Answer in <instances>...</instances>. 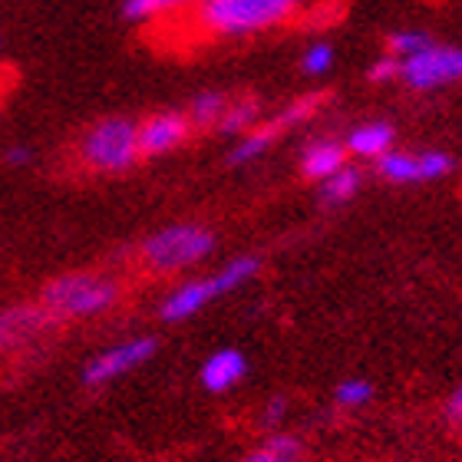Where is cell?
I'll use <instances>...</instances> for the list:
<instances>
[{"mask_svg":"<svg viewBox=\"0 0 462 462\" xmlns=\"http://www.w3.org/2000/svg\"><path fill=\"white\" fill-rule=\"evenodd\" d=\"M215 251V235L205 225L179 222L155 231L139 245V261L155 274H172V271L192 268Z\"/></svg>","mask_w":462,"mask_h":462,"instance_id":"cell-5","label":"cell"},{"mask_svg":"<svg viewBox=\"0 0 462 462\" xmlns=\"http://www.w3.org/2000/svg\"><path fill=\"white\" fill-rule=\"evenodd\" d=\"M416 159H420V182H433V179H443V175L453 172V159L446 152L430 149V152H420Z\"/></svg>","mask_w":462,"mask_h":462,"instance_id":"cell-24","label":"cell"},{"mask_svg":"<svg viewBox=\"0 0 462 462\" xmlns=\"http://www.w3.org/2000/svg\"><path fill=\"white\" fill-rule=\"evenodd\" d=\"M340 165H346V149L337 139H318V143H310L304 149V155H300V172H304V179H318V182L330 179Z\"/></svg>","mask_w":462,"mask_h":462,"instance_id":"cell-11","label":"cell"},{"mask_svg":"<svg viewBox=\"0 0 462 462\" xmlns=\"http://www.w3.org/2000/svg\"><path fill=\"white\" fill-rule=\"evenodd\" d=\"M4 162L14 165V169H20V165L33 162V152H30L27 145H10L7 152H4Z\"/></svg>","mask_w":462,"mask_h":462,"instance_id":"cell-27","label":"cell"},{"mask_svg":"<svg viewBox=\"0 0 462 462\" xmlns=\"http://www.w3.org/2000/svg\"><path fill=\"white\" fill-rule=\"evenodd\" d=\"M393 125L390 123H366V125H356L354 133L346 135V155H360V159H380L383 152L393 149Z\"/></svg>","mask_w":462,"mask_h":462,"instance_id":"cell-12","label":"cell"},{"mask_svg":"<svg viewBox=\"0 0 462 462\" xmlns=\"http://www.w3.org/2000/svg\"><path fill=\"white\" fill-rule=\"evenodd\" d=\"M119 281L99 271H67L40 291V308L53 324L57 320H89L119 304Z\"/></svg>","mask_w":462,"mask_h":462,"instance_id":"cell-1","label":"cell"},{"mask_svg":"<svg viewBox=\"0 0 462 462\" xmlns=\"http://www.w3.org/2000/svg\"><path fill=\"white\" fill-rule=\"evenodd\" d=\"M189 135H192V125H189V116L185 113L165 109V113L145 116L143 123H139V155L143 159L169 155L179 145L189 143Z\"/></svg>","mask_w":462,"mask_h":462,"instance_id":"cell-8","label":"cell"},{"mask_svg":"<svg viewBox=\"0 0 462 462\" xmlns=\"http://www.w3.org/2000/svg\"><path fill=\"white\" fill-rule=\"evenodd\" d=\"M376 172L380 179L386 182H396V185H410V182H420V159L413 152H383L376 159Z\"/></svg>","mask_w":462,"mask_h":462,"instance_id":"cell-15","label":"cell"},{"mask_svg":"<svg viewBox=\"0 0 462 462\" xmlns=\"http://www.w3.org/2000/svg\"><path fill=\"white\" fill-rule=\"evenodd\" d=\"M400 77L410 89H439L462 79V47H439L430 43L413 57L400 60Z\"/></svg>","mask_w":462,"mask_h":462,"instance_id":"cell-6","label":"cell"},{"mask_svg":"<svg viewBox=\"0 0 462 462\" xmlns=\"http://www.w3.org/2000/svg\"><path fill=\"white\" fill-rule=\"evenodd\" d=\"M258 103L254 99H238V103H228L222 113V119H218V133L225 135H245L248 129H254L258 125Z\"/></svg>","mask_w":462,"mask_h":462,"instance_id":"cell-18","label":"cell"},{"mask_svg":"<svg viewBox=\"0 0 462 462\" xmlns=\"http://www.w3.org/2000/svg\"><path fill=\"white\" fill-rule=\"evenodd\" d=\"M360 182H364L360 169H354V165H340L330 179H324V182H320V199H324L328 205H344L356 195Z\"/></svg>","mask_w":462,"mask_h":462,"instance_id":"cell-17","label":"cell"},{"mask_svg":"<svg viewBox=\"0 0 462 462\" xmlns=\"http://www.w3.org/2000/svg\"><path fill=\"white\" fill-rule=\"evenodd\" d=\"M0 43H4V40H0Z\"/></svg>","mask_w":462,"mask_h":462,"instance_id":"cell-29","label":"cell"},{"mask_svg":"<svg viewBox=\"0 0 462 462\" xmlns=\"http://www.w3.org/2000/svg\"><path fill=\"white\" fill-rule=\"evenodd\" d=\"M245 374H248L245 354L235 350V346H225V350H215V354L205 360L199 380H202V386L208 393H228V390H235V386L245 380Z\"/></svg>","mask_w":462,"mask_h":462,"instance_id":"cell-10","label":"cell"},{"mask_svg":"<svg viewBox=\"0 0 462 462\" xmlns=\"http://www.w3.org/2000/svg\"><path fill=\"white\" fill-rule=\"evenodd\" d=\"M189 0H123V17L129 23H149V20H159L165 14H175L182 10Z\"/></svg>","mask_w":462,"mask_h":462,"instance_id":"cell-19","label":"cell"},{"mask_svg":"<svg viewBox=\"0 0 462 462\" xmlns=\"http://www.w3.org/2000/svg\"><path fill=\"white\" fill-rule=\"evenodd\" d=\"M446 416L453 420V423H462V383L453 390V396L446 400Z\"/></svg>","mask_w":462,"mask_h":462,"instance_id":"cell-28","label":"cell"},{"mask_svg":"<svg viewBox=\"0 0 462 462\" xmlns=\"http://www.w3.org/2000/svg\"><path fill=\"white\" fill-rule=\"evenodd\" d=\"M261 271V261L254 254H241V258L228 261L222 271H215L208 278H192L172 288L165 294V300L159 304V318L165 324H179V320L195 318L199 310H205V304H212L215 298H222L228 291L248 284L254 274Z\"/></svg>","mask_w":462,"mask_h":462,"instance_id":"cell-3","label":"cell"},{"mask_svg":"<svg viewBox=\"0 0 462 462\" xmlns=\"http://www.w3.org/2000/svg\"><path fill=\"white\" fill-rule=\"evenodd\" d=\"M304 459V449H300V439L291 433H274L264 439V446H258L254 453H248L241 462H300Z\"/></svg>","mask_w":462,"mask_h":462,"instance_id":"cell-14","label":"cell"},{"mask_svg":"<svg viewBox=\"0 0 462 462\" xmlns=\"http://www.w3.org/2000/svg\"><path fill=\"white\" fill-rule=\"evenodd\" d=\"M284 413H288V400H284V396H274V400H268V406H264V413H261V423H264V426H278L281 420H284Z\"/></svg>","mask_w":462,"mask_h":462,"instance_id":"cell-26","label":"cell"},{"mask_svg":"<svg viewBox=\"0 0 462 462\" xmlns=\"http://www.w3.org/2000/svg\"><path fill=\"white\" fill-rule=\"evenodd\" d=\"M393 77H400V60L396 57H380L370 67V79L374 83H386V79H393Z\"/></svg>","mask_w":462,"mask_h":462,"instance_id":"cell-25","label":"cell"},{"mask_svg":"<svg viewBox=\"0 0 462 462\" xmlns=\"http://www.w3.org/2000/svg\"><path fill=\"white\" fill-rule=\"evenodd\" d=\"M77 159L83 169L97 175H119L129 172L143 155H139V123L129 116H106L97 125H89L79 135Z\"/></svg>","mask_w":462,"mask_h":462,"instance_id":"cell-2","label":"cell"},{"mask_svg":"<svg viewBox=\"0 0 462 462\" xmlns=\"http://www.w3.org/2000/svg\"><path fill=\"white\" fill-rule=\"evenodd\" d=\"M386 43H390V53H393L396 60H406V57H413V53L430 47L433 37L423 33V30H396V33H390Z\"/></svg>","mask_w":462,"mask_h":462,"instance_id":"cell-21","label":"cell"},{"mask_svg":"<svg viewBox=\"0 0 462 462\" xmlns=\"http://www.w3.org/2000/svg\"><path fill=\"white\" fill-rule=\"evenodd\" d=\"M281 135V129L274 123H264V125H254L248 133L241 135V143L231 149L228 162L231 165H245V162H254L258 155H264L271 149V143Z\"/></svg>","mask_w":462,"mask_h":462,"instance_id":"cell-13","label":"cell"},{"mask_svg":"<svg viewBox=\"0 0 462 462\" xmlns=\"http://www.w3.org/2000/svg\"><path fill=\"white\" fill-rule=\"evenodd\" d=\"M155 350H159L155 337H133V340H123V344L106 346L103 354H97L83 366V383L93 386V390L113 383L119 376L133 374V370H139L143 364H149L155 356Z\"/></svg>","mask_w":462,"mask_h":462,"instance_id":"cell-7","label":"cell"},{"mask_svg":"<svg viewBox=\"0 0 462 462\" xmlns=\"http://www.w3.org/2000/svg\"><path fill=\"white\" fill-rule=\"evenodd\" d=\"M334 67V47L330 43H310L308 50H304V57H300V69L308 73V77H324L328 69Z\"/></svg>","mask_w":462,"mask_h":462,"instance_id":"cell-22","label":"cell"},{"mask_svg":"<svg viewBox=\"0 0 462 462\" xmlns=\"http://www.w3.org/2000/svg\"><path fill=\"white\" fill-rule=\"evenodd\" d=\"M53 320L43 314V308L33 304H20V308L0 310V354L4 350H17L27 340H33L43 328H50Z\"/></svg>","mask_w":462,"mask_h":462,"instance_id":"cell-9","label":"cell"},{"mask_svg":"<svg viewBox=\"0 0 462 462\" xmlns=\"http://www.w3.org/2000/svg\"><path fill=\"white\" fill-rule=\"evenodd\" d=\"M334 400H337L344 410H356V406H364L374 400V386L366 383V380H344V383H337V390H334Z\"/></svg>","mask_w":462,"mask_h":462,"instance_id":"cell-23","label":"cell"},{"mask_svg":"<svg viewBox=\"0 0 462 462\" xmlns=\"http://www.w3.org/2000/svg\"><path fill=\"white\" fill-rule=\"evenodd\" d=\"M225 106H228V97L225 93H218V89H205V93H199V97L189 103V125L192 129H215L218 125V119H222Z\"/></svg>","mask_w":462,"mask_h":462,"instance_id":"cell-16","label":"cell"},{"mask_svg":"<svg viewBox=\"0 0 462 462\" xmlns=\"http://www.w3.org/2000/svg\"><path fill=\"white\" fill-rule=\"evenodd\" d=\"M320 103H324V93H310V97H300V99H294V103H291V106L284 109V113L274 116L271 123H274L281 129V133H284V129H291V125L308 123L310 116H314L320 109Z\"/></svg>","mask_w":462,"mask_h":462,"instance_id":"cell-20","label":"cell"},{"mask_svg":"<svg viewBox=\"0 0 462 462\" xmlns=\"http://www.w3.org/2000/svg\"><path fill=\"white\" fill-rule=\"evenodd\" d=\"M300 7V0H199V20L218 37H248L278 27Z\"/></svg>","mask_w":462,"mask_h":462,"instance_id":"cell-4","label":"cell"}]
</instances>
